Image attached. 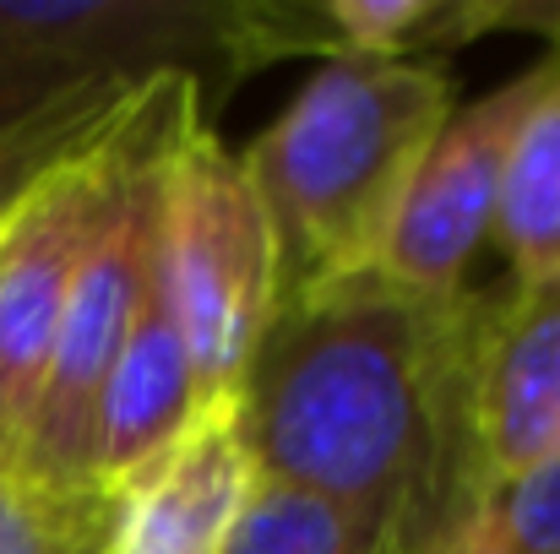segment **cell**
Returning <instances> with one entry per match:
<instances>
[{"instance_id": "cell-12", "label": "cell", "mask_w": 560, "mask_h": 554, "mask_svg": "<svg viewBox=\"0 0 560 554\" xmlns=\"http://www.w3.org/2000/svg\"><path fill=\"white\" fill-rule=\"evenodd\" d=\"M104 490H60L0 462V554H104Z\"/></svg>"}, {"instance_id": "cell-10", "label": "cell", "mask_w": 560, "mask_h": 554, "mask_svg": "<svg viewBox=\"0 0 560 554\" xmlns=\"http://www.w3.org/2000/svg\"><path fill=\"white\" fill-rule=\"evenodd\" d=\"M419 554H560V457L474 490Z\"/></svg>"}, {"instance_id": "cell-3", "label": "cell", "mask_w": 560, "mask_h": 554, "mask_svg": "<svg viewBox=\"0 0 560 554\" xmlns=\"http://www.w3.org/2000/svg\"><path fill=\"white\" fill-rule=\"evenodd\" d=\"M153 256L201 408L234 402L283 305V250L245 164L201 115H190L159 153Z\"/></svg>"}, {"instance_id": "cell-5", "label": "cell", "mask_w": 560, "mask_h": 554, "mask_svg": "<svg viewBox=\"0 0 560 554\" xmlns=\"http://www.w3.org/2000/svg\"><path fill=\"white\" fill-rule=\"evenodd\" d=\"M560 55L517 71L512 82L490 87L485 98L452 109V120L435 131L419 175L408 185V201L386 234V250L375 261L381 278L419 288V294H457L474 250L495 234L506 169L517 153V137L539 98L556 82Z\"/></svg>"}, {"instance_id": "cell-13", "label": "cell", "mask_w": 560, "mask_h": 554, "mask_svg": "<svg viewBox=\"0 0 560 554\" xmlns=\"http://www.w3.org/2000/svg\"><path fill=\"white\" fill-rule=\"evenodd\" d=\"M153 82V76H148ZM148 82L131 87H98L82 98H66L55 109H38L27 120H5L0 126V201H16L33 180H44L55 164H66L71 153L93 148L104 131L120 126V115L142 98Z\"/></svg>"}, {"instance_id": "cell-6", "label": "cell", "mask_w": 560, "mask_h": 554, "mask_svg": "<svg viewBox=\"0 0 560 554\" xmlns=\"http://www.w3.org/2000/svg\"><path fill=\"white\" fill-rule=\"evenodd\" d=\"M468 440L479 490L560 457V272L479 294L468 343Z\"/></svg>"}, {"instance_id": "cell-1", "label": "cell", "mask_w": 560, "mask_h": 554, "mask_svg": "<svg viewBox=\"0 0 560 554\" xmlns=\"http://www.w3.org/2000/svg\"><path fill=\"white\" fill-rule=\"evenodd\" d=\"M479 294H419L381 272L283 294L240 380L261 479L365 517L386 554H419L479 490L468 343Z\"/></svg>"}, {"instance_id": "cell-7", "label": "cell", "mask_w": 560, "mask_h": 554, "mask_svg": "<svg viewBox=\"0 0 560 554\" xmlns=\"http://www.w3.org/2000/svg\"><path fill=\"white\" fill-rule=\"evenodd\" d=\"M261 473L240 435V402H207L153 457L120 473L104 554H223Z\"/></svg>"}, {"instance_id": "cell-14", "label": "cell", "mask_w": 560, "mask_h": 554, "mask_svg": "<svg viewBox=\"0 0 560 554\" xmlns=\"http://www.w3.org/2000/svg\"><path fill=\"white\" fill-rule=\"evenodd\" d=\"M16 201H22V196H16ZM16 201H0V234H5V223H11V207H16Z\"/></svg>"}, {"instance_id": "cell-2", "label": "cell", "mask_w": 560, "mask_h": 554, "mask_svg": "<svg viewBox=\"0 0 560 554\" xmlns=\"http://www.w3.org/2000/svg\"><path fill=\"white\" fill-rule=\"evenodd\" d=\"M452 76L430 60H327L240 158L278 250L283 294L375 272L435 131Z\"/></svg>"}, {"instance_id": "cell-4", "label": "cell", "mask_w": 560, "mask_h": 554, "mask_svg": "<svg viewBox=\"0 0 560 554\" xmlns=\"http://www.w3.org/2000/svg\"><path fill=\"white\" fill-rule=\"evenodd\" d=\"M164 142L148 148L115 190V207H109V217L82 261V278L71 288L55 354H49L38 402H33V424H27V440L16 457V468H27L33 479L60 484V490H104L98 468H93L98 402H104L109 369L126 349V332L137 321V305H142V288L153 272V175H159Z\"/></svg>"}, {"instance_id": "cell-9", "label": "cell", "mask_w": 560, "mask_h": 554, "mask_svg": "<svg viewBox=\"0 0 560 554\" xmlns=\"http://www.w3.org/2000/svg\"><path fill=\"white\" fill-rule=\"evenodd\" d=\"M495 239L512 256V278L560 272V66L550 93L539 98V109L517 137L501 212H495Z\"/></svg>"}, {"instance_id": "cell-11", "label": "cell", "mask_w": 560, "mask_h": 554, "mask_svg": "<svg viewBox=\"0 0 560 554\" xmlns=\"http://www.w3.org/2000/svg\"><path fill=\"white\" fill-rule=\"evenodd\" d=\"M223 554H386V539L338 500L261 479Z\"/></svg>"}, {"instance_id": "cell-8", "label": "cell", "mask_w": 560, "mask_h": 554, "mask_svg": "<svg viewBox=\"0 0 560 554\" xmlns=\"http://www.w3.org/2000/svg\"><path fill=\"white\" fill-rule=\"evenodd\" d=\"M196 408H201V397H196L186 338H180V321L164 299L159 256H153L137 321L126 332V349L109 369V386H104V402H98V435H93L98 484L109 490L120 473H131L142 457H153L170 435L186 429Z\"/></svg>"}]
</instances>
